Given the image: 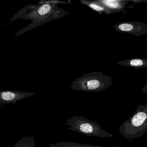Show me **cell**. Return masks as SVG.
<instances>
[{
	"instance_id": "cell-1",
	"label": "cell",
	"mask_w": 147,
	"mask_h": 147,
	"mask_svg": "<svg viewBox=\"0 0 147 147\" xmlns=\"http://www.w3.org/2000/svg\"><path fill=\"white\" fill-rule=\"evenodd\" d=\"M69 4V2L60 1H40L37 5H30L24 7L17 14L18 18L33 20L35 23L49 21L62 15L63 10L57 6V4Z\"/></svg>"
},
{
	"instance_id": "cell-2",
	"label": "cell",
	"mask_w": 147,
	"mask_h": 147,
	"mask_svg": "<svg viewBox=\"0 0 147 147\" xmlns=\"http://www.w3.org/2000/svg\"><path fill=\"white\" fill-rule=\"evenodd\" d=\"M147 130V105L138 106L134 114L119 128V132L129 140L143 136Z\"/></svg>"
},
{
	"instance_id": "cell-3",
	"label": "cell",
	"mask_w": 147,
	"mask_h": 147,
	"mask_svg": "<svg viewBox=\"0 0 147 147\" xmlns=\"http://www.w3.org/2000/svg\"><path fill=\"white\" fill-rule=\"evenodd\" d=\"M113 84L111 77L100 72L88 73L73 82L71 88L73 90L87 92H98L110 87Z\"/></svg>"
},
{
	"instance_id": "cell-4",
	"label": "cell",
	"mask_w": 147,
	"mask_h": 147,
	"mask_svg": "<svg viewBox=\"0 0 147 147\" xmlns=\"http://www.w3.org/2000/svg\"><path fill=\"white\" fill-rule=\"evenodd\" d=\"M69 129L88 136L112 138L113 134L101 128L95 121H92L82 116H73L66 120Z\"/></svg>"
},
{
	"instance_id": "cell-5",
	"label": "cell",
	"mask_w": 147,
	"mask_h": 147,
	"mask_svg": "<svg viewBox=\"0 0 147 147\" xmlns=\"http://www.w3.org/2000/svg\"><path fill=\"white\" fill-rule=\"evenodd\" d=\"M113 27L118 32L128 33L136 36H140L147 33V25L142 22H120L113 26Z\"/></svg>"
},
{
	"instance_id": "cell-6",
	"label": "cell",
	"mask_w": 147,
	"mask_h": 147,
	"mask_svg": "<svg viewBox=\"0 0 147 147\" xmlns=\"http://www.w3.org/2000/svg\"><path fill=\"white\" fill-rule=\"evenodd\" d=\"M34 94V92L2 90L0 92V105L2 104H15L17 101L32 96Z\"/></svg>"
},
{
	"instance_id": "cell-7",
	"label": "cell",
	"mask_w": 147,
	"mask_h": 147,
	"mask_svg": "<svg viewBox=\"0 0 147 147\" xmlns=\"http://www.w3.org/2000/svg\"><path fill=\"white\" fill-rule=\"evenodd\" d=\"M94 1L110 10L112 13L123 11L129 1L128 0H95Z\"/></svg>"
},
{
	"instance_id": "cell-8",
	"label": "cell",
	"mask_w": 147,
	"mask_h": 147,
	"mask_svg": "<svg viewBox=\"0 0 147 147\" xmlns=\"http://www.w3.org/2000/svg\"><path fill=\"white\" fill-rule=\"evenodd\" d=\"M117 64L134 68L138 69L142 68L147 67V59L144 58H131L120 61Z\"/></svg>"
},
{
	"instance_id": "cell-9",
	"label": "cell",
	"mask_w": 147,
	"mask_h": 147,
	"mask_svg": "<svg viewBox=\"0 0 147 147\" xmlns=\"http://www.w3.org/2000/svg\"><path fill=\"white\" fill-rule=\"evenodd\" d=\"M46 147H104L99 145L83 144L70 142H61L54 144H49Z\"/></svg>"
},
{
	"instance_id": "cell-10",
	"label": "cell",
	"mask_w": 147,
	"mask_h": 147,
	"mask_svg": "<svg viewBox=\"0 0 147 147\" xmlns=\"http://www.w3.org/2000/svg\"><path fill=\"white\" fill-rule=\"evenodd\" d=\"M81 3L83 5L87 6L90 8H92L93 10H94L96 11L99 13H104L105 14L110 15L112 14L110 10L106 8L103 6L101 5L98 3H96L94 1H85V0H80Z\"/></svg>"
},
{
	"instance_id": "cell-11",
	"label": "cell",
	"mask_w": 147,
	"mask_h": 147,
	"mask_svg": "<svg viewBox=\"0 0 147 147\" xmlns=\"http://www.w3.org/2000/svg\"><path fill=\"white\" fill-rule=\"evenodd\" d=\"M35 139L32 136H27L19 139L13 147H35Z\"/></svg>"
},
{
	"instance_id": "cell-12",
	"label": "cell",
	"mask_w": 147,
	"mask_h": 147,
	"mask_svg": "<svg viewBox=\"0 0 147 147\" xmlns=\"http://www.w3.org/2000/svg\"><path fill=\"white\" fill-rule=\"evenodd\" d=\"M141 91L143 93H147V84L143 87Z\"/></svg>"
},
{
	"instance_id": "cell-13",
	"label": "cell",
	"mask_w": 147,
	"mask_h": 147,
	"mask_svg": "<svg viewBox=\"0 0 147 147\" xmlns=\"http://www.w3.org/2000/svg\"><path fill=\"white\" fill-rule=\"evenodd\" d=\"M144 2H147V1H144Z\"/></svg>"
},
{
	"instance_id": "cell-14",
	"label": "cell",
	"mask_w": 147,
	"mask_h": 147,
	"mask_svg": "<svg viewBox=\"0 0 147 147\" xmlns=\"http://www.w3.org/2000/svg\"></svg>"
}]
</instances>
